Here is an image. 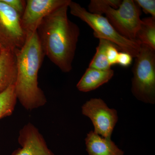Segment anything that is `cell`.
Masks as SVG:
<instances>
[{
  "mask_svg": "<svg viewBox=\"0 0 155 155\" xmlns=\"http://www.w3.org/2000/svg\"><path fill=\"white\" fill-rule=\"evenodd\" d=\"M18 142L22 147L14 151L12 155H54L38 129L31 123L20 130Z\"/></svg>",
  "mask_w": 155,
  "mask_h": 155,
  "instance_id": "obj_9",
  "label": "cell"
},
{
  "mask_svg": "<svg viewBox=\"0 0 155 155\" xmlns=\"http://www.w3.org/2000/svg\"><path fill=\"white\" fill-rule=\"evenodd\" d=\"M136 40L155 50V18L151 17L142 19Z\"/></svg>",
  "mask_w": 155,
  "mask_h": 155,
  "instance_id": "obj_13",
  "label": "cell"
},
{
  "mask_svg": "<svg viewBox=\"0 0 155 155\" xmlns=\"http://www.w3.org/2000/svg\"><path fill=\"white\" fill-rule=\"evenodd\" d=\"M3 48L0 45V54H1V52H2V50Z\"/></svg>",
  "mask_w": 155,
  "mask_h": 155,
  "instance_id": "obj_20",
  "label": "cell"
},
{
  "mask_svg": "<svg viewBox=\"0 0 155 155\" xmlns=\"http://www.w3.org/2000/svg\"><path fill=\"white\" fill-rule=\"evenodd\" d=\"M133 57L128 53L121 52L118 54L117 64L122 67H127L131 64Z\"/></svg>",
  "mask_w": 155,
  "mask_h": 155,
  "instance_id": "obj_19",
  "label": "cell"
},
{
  "mask_svg": "<svg viewBox=\"0 0 155 155\" xmlns=\"http://www.w3.org/2000/svg\"><path fill=\"white\" fill-rule=\"evenodd\" d=\"M86 151L88 155H124L111 139L104 138L91 130L85 139Z\"/></svg>",
  "mask_w": 155,
  "mask_h": 155,
  "instance_id": "obj_11",
  "label": "cell"
},
{
  "mask_svg": "<svg viewBox=\"0 0 155 155\" xmlns=\"http://www.w3.org/2000/svg\"><path fill=\"white\" fill-rule=\"evenodd\" d=\"M114 70L111 69L101 70L88 67L76 87L80 91H92L108 82L114 76Z\"/></svg>",
  "mask_w": 155,
  "mask_h": 155,
  "instance_id": "obj_12",
  "label": "cell"
},
{
  "mask_svg": "<svg viewBox=\"0 0 155 155\" xmlns=\"http://www.w3.org/2000/svg\"><path fill=\"white\" fill-rule=\"evenodd\" d=\"M132 69L131 92L136 99L146 104L155 103V50L143 44L135 58Z\"/></svg>",
  "mask_w": 155,
  "mask_h": 155,
  "instance_id": "obj_5",
  "label": "cell"
},
{
  "mask_svg": "<svg viewBox=\"0 0 155 155\" xmlns=\"http://www.w3.org/2000/svg\"><path fill=\"white\" fill-rule=\"evenodd\" d=\"M17 60L15 52L3 48L0 54V94L15 84L17 80Z\"/></svg>",
  "mask_w": 155,
  "mask_h": 155,
  "instance_id": "obj_10",
  "label": "cell"
},
{
  "mask_svg": "<svg viewBox=\"0 0 155 155\" xmlns=\"http://www.w3.org/2000/svg\"><path fill=\"white\" fill-rule=\"evenodd\" d=\"M14 52L17 65L14 85L17 99L27 110L45 105L46 98L38 87V78L45 56L37 31L26 35L24 45Z\"/></svg>",
  "mask_w": 155,
  "mask_h": 155,
  "instance_id": "obj_2",
  "label": "cell"
},
{
  "mask_svg": "<svg viewBox=\"0 0 155 155\" xmlns=\"http://www.w3.org/2000/svg\"><path fill=\"white\" fill-rule=\"evenodd\" d=\"M70 2L45 17L37 30L45 56L64 72L72 70L80 35L79 27L68 17Z\"/></svg>",
  "mask_w": 155,
  "mask_h": 155,
  "instance_id": "obj_1",
  "label": "cell"
},
{
  "mask_svg": "<svg viewBox=\"0 0 155 155\" xmlns=\"http://www.w3.org/2000/svg\"><path fill=\"white\" fill-rule=\"evenodd\" d=\"M71 0H27L20 21L26 35L37 30L43 19Z\"/></svg>",
  "mask_w": 155,
  "mask_h": 155,
  "instance_id": "obj_8",
  "label": "cell"
},
{
  "mask_svg": "<svg viewBox=\"0 0 155 155\" xmlns=\"http://www.w3.org/2000/svg\"><path fill=\"white\" fill-rule=\"evenodd\" d=\"M88 12L106 18L116 31L125 38L136 40L142 19L140 8L133 0H91Z\"/></svg>",
  "mask_w": 155,
  "mask_h": 155,
  "instance_id": "obj_3",
  "label": "cell"
},
{
  "mask_svg": "<svg viewBox=\"0 0 155 155\" xmlns=\"http://www.w3.org/2000/svg\"><path fill=\"white\" fill-rule=\"evenodd\" d=\"M70 13L86 23L94 30L95 37L110 42L122 52L135 58L139 52L141 43L131 40L119 34L106 17L90 13L78 3L71 1L69 5Z\"/></svg>",
  "mask_w": 155,
  "mask_h": 155,
  "instance_id": "obj_4",
  "label": "cell"
},
{
  "mask_svg": "<svg viewBox=\"0 0 155 155\" xmlns=\"http://www.w3.org/2000/svg\"><path fill=\"white\" fill-rule=\"evenodd\" d=\"M81 112L91 120L95 133L104 138L111 139L118 120L116 110L109 108L101 99L91 98L84 104Z\"/></svg>",
  "mask_w": 155,
  "mask_h": 155,
  "instance_id": "obj_7",
  "label": "cell"
},
{
  "mask_svg": "<svg viewBox=\"0 0 155 155\" xmlns=\"http://www.w3.org/2000/svg\"><path fill=\"white\" fill-rule=\"evenodd\" d=\"M3 2L15 10L22 17L25 11L26 1L24 0H2Z\"/></svg>",
  "mask_w": 155,
  "mask_h": 155,
  "instance_id": "obj_17",
  "label": "cell"
},
{
  "mask_svg": "<svg viewBox=\"0 0 155 155\" xmlns=\"http://www.w3.org/2000/svg\"><path fill=\"white\" fill-rule=\"evenodd\" d=\"M118 50V48L112 43L109 45L107 48V58L111 66L117 64V58L119 53Z\"/></svg>",
  "mask_w": 155,
  "mask_h": 155,
  "instance_id": "obj_18",
  "label": "cell"
},
{
  "mask_svg": "<svg viewBox=\"0 0 155 155\" xmlns=\"http://www.w3.org/2000/svg\"><path fill=\"white\" fill-rule=\"evenodd\" d=\"M111 43H112L106 40L99 39V43L96 48V52L88 67L101 70L111 69V66L108 62L107 56V48Z\"/></svg>",
  "mask_w": 155,
  "mask_h": 155,
  "instance_id": "obj_15",
  "label": "cell"
},
{
  "mask_svg": "<svg viewBox=\"0 0 155 155\" xmlns=\"http://www.w3.org/2000/svg\"><path fill=\"white\" fill-rule=\"evenodd\" d=\"M15 84L0 94V119L13 114L17 101Z\"/></svg>",
  "mask_w": 155,
  "mask_h": 155,
  "instance_id": "obj_14",
  "label": "cell"
},
{
  "mask_svg": "<svg viewBox=\"0 0 155 155\" xmlns=\"http://www.w3.org/2000/svg\"><path fill=\"white\" fill-rule=\"evenodd\" d=\"M21 17L2 0H0V45L15 51L22 47L26 35L21 25Z\"/></svg>",
  "mask_w": 155,
  "mask_h": 155,
  "instance_id": "obj_6",
  "label": "cell"
},
{
  "mask_svg": "<svg viewBox=\"0 0 155 155\" xmlns=\"http://www.w3.org/2000/svg\"><path fill=\"white\" fill-rule=\"evenodd\" d=\"M134 2L146 14H150L155 18V0H135Z\"/></svg>",
  "mask_w": 155,
  "mask_h": 155,
  "instance_id": "obj_16",
  "label": "cell"
}]
</instances>
